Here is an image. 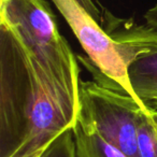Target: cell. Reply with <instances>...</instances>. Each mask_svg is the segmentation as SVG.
I'll return each mask as SVG.
<instances>
[{"instance_id":"1","label":"cell","mask_w":157,"mask_h":157,"mask_svg":"<svg viewBox=\"0 0 157 157\" xmlns=\"http://www.w3.org/2000/svg\"><path fill=\"white\" fill-rule=\"evenodd\" d=\"M80 107L59 90L11 25L0 20V157L50 145Z\"/></svg>"},{"instance_id":"2","label":"cell","mask_w":157,"mask_h":157,"mask_svg":"<svg viewBox=\"0 0 157 157\" xmlns=\"http://www.w3.org/2000/svg\"><path fill=\"white\" fill-rule=\"evenodd\" d=\"M0 20L15 30L50 81L80 107V67L45 0H1Z\"/></svg>"},{"instance_id":"3","label":"cell","mask_w":157,"mask_h":157,"mask_svg":"<svg viewBox=\"0 0 157 157\" xmlns=\"http://www.w3.org/2000/svg\"><path fill=\"white\" fill-rule=\"evenodd\" d=\"M94 68L96 78L80 84L78 116L128 157H140L138 125L142 112L150 107L99 71L100 78Z\"/></svg>"},{"instance_id":"4","label":"cell","mask_w":157,"mask_h":157,"mask_svg":"<svg viewBox=\"0 0 157 157\" xmlns=\"http://www.w3.org/2000/svg\"><path fill=\"white\" fill-rule=\"evenodd\" d=\"M107 33L118 43L127 63L133 94L147 107L157 103V28L110 15Z\"/></svg>"},{"instance_id":"5","label":"cell","mask_w":157,"mask_h":157,"mask_svg":"<svg viewBox=\"0 0 157 157\" xmlns=\"http://www.w3.org/2000/svg\"><path fill=\"white\" fill-rule=\"evenodd\" d=\"M68 23L87 58L107 78L133 94L118 43L78 0H51ZM140 100V99H139Z\"/></svg>"},{"instance_id":"6","label":"cell","mask_w":157,"mask_h":157,"mask_svg":"<svg viewBox=\"0 0 157 157\" xmlns=\"http://www.w3.org/2000/svg\"><path fill=\"white\" fill-rule=\"evenodd\" d=\"M76 157H128L99 133L90 123L78 115L73 127Z\"/></svg>"},{"instance_id":"7","label":"cell","mask_w":157,"mask_h":157,"mask_svg":"<svg viewBox=\"0 0 157 157\" xmlns=\"http://www.w3.org/2000/svg\"><path fill=\"white\" fill-rule=\"evenodd\" d=\"M140 157H157V110L148 108L142 112L138 125Z\"/></svg>"},{"instance_id":"8","label":"cell","mask_w":157,"mask_h":157,"mask_svg":"<svg viewBox=\"0 0 157 157\" xmlns=\"http://www.w3.org/2000/svg\"><path fill=\"white\" fill-rule=\"evenodd\" d=\"M41 157H76L73 128L66 129L57 136Z\"/></svg>"},{"instance_id":"9","label":"cell","mask_w":157,"mask_h":157,"mask_svg":"<svg viewBox=\"0 0 157 157\" xmlns=\"http://www.w3.org/2000/svg\"><path fill=\"white\" fill-rule=\"evenodd\" d=\"M146 25L152 28H157V3L144 14Z\"/></svg>"},{"instance_id":"10","label":"cell","mask_w":157,"mask_h":157,"mask_svg":"<svg viewBox=\"0 0 157 157\" xmlns=\"http://www.w3.org/2000/svg\"><path fill=\"white\" fill-rule=\"evenodd\" d=\"M42 147V148H39L37 151H33V152H25V153H22L20 155H16L15 157H41L42 154L44 153V151L46 150V147Z\"/></svg>"}]
</instances>
